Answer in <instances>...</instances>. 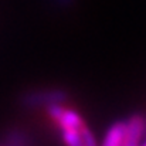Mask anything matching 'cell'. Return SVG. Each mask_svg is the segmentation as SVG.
Segmentation results:
<instances>
[{
	"label": "cell",
	"instance_id": "obj_1",
	"mask_svg": "<svg viewBox=\"0 0 146 146\" xmlns=\"http://www.w3.org/2000/svg\"><path fill=\"white\" fill-rule=\"evenodd\" d=\"M145 132V122L141 116H132L125 126V136L122 146H139Z\"/></svg>",
	"mask_w": 146,
	"mask_h": 146
},
{
	"label": "cell",
	"instance_id": "obj_2",
	"mask_svg": "<svg viewBox=\"0 0 146 146\" xmlns=\"http://www.w3.org/2000/svg\"><path fill=\"white\" fill-rule=\"evenodd\" d=\"M126 122H115L105 133L101 146H122Z\"/></svg>",
	"mask_w": 146,
	"mask_h": 146
},
{
	"label": "cell",
	"instance_id": "obj_3",
	"mask_svg": "<svg viewBox=\"0 0 146 146\" xmlns=\"http://www.w3.org/2000/svg\"><path fill=\"white\" fill-rule=\"evenodd\" d=\"M64 98L62 92H36V94H29L26 97V104L36 106L40 104H55L57 101H61Z\"/></svg>",
	"mask_w": 146,
	"mask_h": 146
},
{
	"label": "cell",
	"instance_id": "obj_4",
	"mask_svg": "<svg viewBox=\"0 0 146 146\" xmlns=\"http://www.w3.org/2000/svg\"><path fill=\"white\" fill-rule=\"evenodd\" d=\"M139 146H146V142H145V143H141V145H139Z\"/></svg>",
	"mask_w": 146,
	"mask_h": 146
}]
</instances>
